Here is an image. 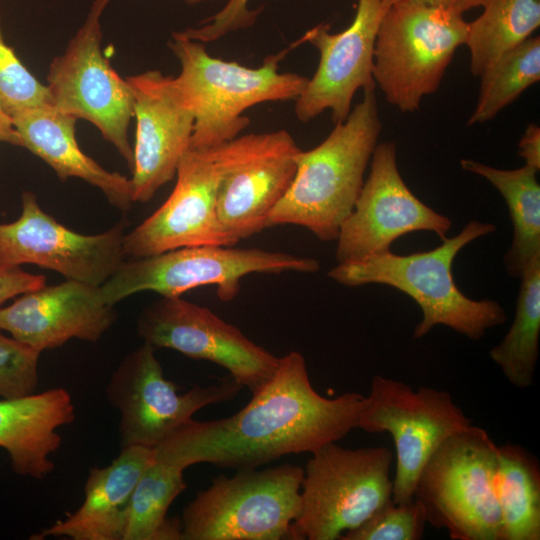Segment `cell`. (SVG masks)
Segmentation results:
<instances>
[{"mask_svg":"<svg viewBox=\"0 0 540 540\" xmlns=\"http://www.w3.org/2000/svg\"><path fill=\"white\" fill-rule=\"evenodd\" d=\"M452 221L424 204L402 179L393 142L377 143L351 214L340 227L338 264L359 262L390 252L391 244L415 231H431L442 240Z\"/></svg>","mask_w":540,"mask_h":540,"instance_id":"cell-14","label":"cell"},{"mask_svg":"<svg viewBox=\"0 0 540 540\" xmlns=\"http://www.w3.org/2000/svg\"><path fill=\"white\" fill-rule=\"evenodd\" d=\"M213 149L220 169L218 217L239 242L269 227L272 210L295 176L301 149L286 130L237 136Z\"/></svg>","mask_w":540,"mask_h":540,"instance_id":"cell-13","label":"cell"},{"mask_svg":"<svg viewBox=\"0 0 540 540\" xmlns=\"http://www.w3.org/2000/svg\"><path fill=\"white\" fill-rule=\"evenodd\" d=\"M153 458L152 448L122 447L110 465L90 470L81 506L31 539L123 540L132 494Z\"/></svg>","mask_w":540,"mask_h":540,"instance_id":"cell-21","label":"cell"},{"mask_svg":"<svg viewBox=\"0 0 540 540\" xmlns=\"http://www.w3.org/2000/svg\"><path fill=\"white\" fill-rule=\"evenodd\" d=\"M304 469L283 463L219 475L182 512V540H280L300 510Z\"/></svg>","mask_w":540,"mask_h":540,"instance_id":"cell-7","label":"cell"},{"mask_svg":"<svg viewBox=\"0 0 540 540\" xmlns=\"http://www.w3.org/2000/svg\"><path fill=\"white\" fill-rule=\"evenodd\" d=\"M515 317L502 341L489 351L509 383L526 389L533 384L540 335V258L524 270Z\"/></svg>","mask_w":540,"mask_h":540,"instance_id":"cell-27","label":"cell"},{"mask_svg":"<svg viewBox=\"0 0 540 540\" xmlns=\"http://www.w3.org/2000/svg\"><path fill=\"white\" fill-rule=\"evenodd\" d=\"M126 80L133 93L136 118L132 200L147 202L176 177L179 162L190 147L194 115L174 77L148 70Z\"/></svg>","mask_w":540,"mask_h":540,"instance_id":"cell-19","label":"cell"},{"mask_svg":"<svg viewBox=\"0 0 540 540\" xmlns=\"http://www.w3.org/2000/svg\"><path fill=\"white\" fill-rule=\"evenodd\" d=\"M461 167L488 180L504 198L513 227V239L504 255L507 272L519 278L528 265L540 258V186L538 172L524 165L513 170L498 169L472 159Z\"/></svg>","mask_w":540,"mask_h":540,"instance_id":"cell-24","label":"cell"},{"mask_svg":"<svg viewBox=\"0 0 540 540\" xmlns=\"http://www.w3.org/2000/svg\"><path fill=\"white\" fill-rule=\"evenodd\" d=\"M319 269L317 259L290 253L191 246L124 261L100 290L111 306L142 291L181 297L184 292L202 286H215L220 300L229 302L238 295L242 279L249 274L314 273Z\"/></svg>","mask_w":540,"mask_h":540,"instance_id":"cell-9","label":"cell"},{"mask_svg":"<svg viewBox=\"0 0 540 540\" xmlns=\"http://www.w3.org/2000/svg\"><path fill=\"white\" fill-rule=\"evenodd\" d=\"M183 471L153 458L132 494L123 540H182L180 520L169 519L167 512L186 489Z\"/></svg>","mask_w":540,"mask_h":540,"instance_id":"cell-28","label":"cell"},{"mask_svg":"<svg viewBox=\"0 0 540 540\" xmlns=\"http://www.w3.org/2000/svg\"><path fill=\"white\" fill-rule=\"evenodd\" d=\"M482 14L468 23L470 71L480 77L540 25V0H483Z\"/></svg>","mask_w":540,"mask_h":540,"instance_id":"cell-26","label":"cell"},{"mask_svg":"<svg viewBox=\"0 0 540 540\" xmlns=\"http://www.w3.org/2000/svg\"><path fill=\"white\" fill-rule=\"evenodd\" d=\"M425 524L422 509L414 499L402 504L390 500L340 540H419Z\"/></svg>","mask_w":540,"mask_h":540,"instance_id":"cell-31","label":"cell"},{"mask_svg":"<svg viewBox=\"0 0 540 540\" xmlns=\"http://www.w3.org/2000/svg\"><path fill=\"white\" fill-rule=\"evenodd\" d=\"M220 169L214 149L189 148L173 191L148 218L126 232L125 257L142 258L191 246H234L217 212Z\"/></svg>","mask_w":540,"mask_h":540,"instance_id":"cell-17","label":"cell"},{"mask_svg":"<svg viewBox=\"0 0 540 540\" xmlns=\"http://www.w3.org/2000/svg\"><path fill=\"white\" fill-rule=\"evenodd\" d=\"M22 211L0 223V264H33L67 280L101 286L124 262L125 221L95 235L77 233L43 211L35 194L25 191Z\"/></svg>","mask_w":540,"mask_h":540,"instance_id":"cell-16","label":"cell"},{"mask_svg":"<svg viewBox=\"0 0 540 540\" xmlns=\"http://www.w3.org/2000/svg\"><path fill=\"white\" fill-rule=\"evenodd\" d=\"M109 2L93 1L84 24L52 60L46 86L54 108L96 126L132 169L128 127L134 116L133 93L101 49V16Z\"/></svg>","mask_w":540,"mask_h":540,"instance_id":"cell-11","label":"cell"},{"mask_svg":"<svg viewBox=\"0 0 540 540\" xmlns=\"http://www.w3.org/2000/svg\"><path fill=\"white\" fill-rule=\"evenodd\" d=\"M468 22L457 11L411 2L391 5L380 22L373 79L401 112L419 108L434 93L456 49L465 44Z\"/></svg>","mask_w":540,"mask_h":540,"instance_id":"cell-8","label":"cell"},{"mask_svg":"<svg viewBox=\"0 0 540 540\" xmlns=\"http://www.w3.org/2000/svg\"><path fill=\"white\" fill-rule=\"evenodd\" d=\"M46 105H52L47 86L30 73L5 43L0 24V109L13 119Z\"/></svg>","mask_w":540,"mask_h":540,"instance_id":"cell-30","label":"cell"},{"mask_svg":"<svg viewBox=\"0 0 540 540\" xmlns=\"http://www.w3.org/2000/svg\"><path fill=\"white\" fill-rule=\"evenodd\" d=\"M386 9L398 2H411L423 5L443 7L464 13L472 8L481 6L483 0H382Z\"/></svg>","mask_w":540,"mask_h":540,"instance_id":"cell-36","label":"cell"},{"mask_svg":"<svg viewBox=\"0 0 540 540\" xmlns=\"http://www.w3.org/2000/svg\"><path fill=\"white\" fill-rule=\"evenodd\" d=\"M182 1H184L186 4H189V5H195V4H200L202 2L211 1V0H182Z\"/></svg>","mask_w":540,"mask_h":540,"instance_id":"cell-38","label":"cell"},{"mask_svg":"<svg viewBox=\"0 0 540 540\" xmlns=\"http://www.w3.org/2000/svg\"><path fill=\"white\" fill-rule=\"evenodd\" d=\"M496 230L491 223L469 221L455 236L438 247L409 255L391 251L359 262L337 264L327 275L338 284L357 287L384 284L410 296L421 308L422 319L413 337L427 335L444 325L471 340L503 324L507 314L494 300H473L460 291L452 275V264L470 242Z\"/></svg>","mask_w":540,"mask_h":540,"instance_id":"cell-3","label":"cell"},{"mask_svg":"<svg viewBox=\"0 0 540 540\" xmlns=\"http://www.w3.org/2000/svg\"><path fill=\"white\" fill-rule=\"evenodd\" d=\"M365 396L336 398L312 386L302 354L280 357L271 379L237 413L179 426L154 448V458L185 470L210 463L236 470L259 468L283 456L313 453L357 428Z\"/></svg>","mask_w":540,"mask_h":540,"instance_id":"cell-1","label":"cell"},{"mask_svg":"<svg viewBox=\"0 0 540 540\" xmlns=\"http://www.w3.org/2000/svg\"><path fill=\"white\" fill-rule=\"evenodd\" d=\"M288 539L337 540L392 500V452L328 443L311 453Z\"/></svg>","mask_w":540,"mask_h":540,"instance_id":"cell-6","label":"cell"},{"mask_svg":"<svg viewBox=\"0 0 540 540\" xmlns=\"http://www.w3.org/2000/svg\"><path fill=\"white\" fill-rule=\"evenodd\" d=\"M0 142L20 146L18 134L14 128L13 120L0 109Z\"/></svg>","mask_w":540,"mask_h":540,"instance_id":"cell-37","label":"cell"},{"mask_svg":"<svg viewBox=\"0 0 540 540\" xmlns=\"http://www.w3.org/2000/svg\"><path fill=\"white\" fill-rule=\"evenodd\" d=\"M497 445L482 427L469 425L446 438L420 471L413 499L426 524L453 540H501L494 488Z\"/></svg>","mask_w":540,"mask_h":540,"instance_id":"cell-5","label":"cell"},{"mask_svg":"<svg viewBox=\"0 0 540 540\" xmlns=\"http://www.w3.org/2000/svg\"><path fill=\"white\" fill-rule=\"evenodd\" d=\"M137 330L143 341L155 349H173L225 368L252 394L271 379L279 364L280 358L237 327L181 297L161 296L148 305L139 315Z\"/></svg>","mask_w":540,"mask_h":540,"instance_id":"cell-15","label":"cell"},{"mask_svg":"<svg viewBox=\"0 0 540 540\" xmlns=\"http://www.w3.org/2000/svg\"><path fill=\"white\" fill-rule=\"evenodd\" d=\"M494 488L501 523V540L540 539V465L516 444L498 446Z\"/></svg>","mask_w":540,"mask_h":540,"instance_id":"cell-25","label":"cell"},{"mask_svg":"<svg viewBox=\"0 0 540 540\" xmlns=\"http://www.w3.org/2000/svg\"><path fill=\"white\" fill-rule=\"evenodd\" d=\"M295 46L250 68L212 57L204 43L174 32L169 47L181 66L174 82L194 115L189 148L213 149L236 138L250 124L243 112L256 104L296 100L309 79L279 72V62Z\"/></svg>","mask_w":540,"mask_h":540,"instance_id":"cell-4","label":"cell"},{"mask_svg":"<svg viewBox=\"0 0 540 540\" xmlns=\"http://www.w3.org/2000/svg\"><path fill=\"white\" fill-rule=\"evenodd\" d=\"M12 120L20 146L46 162L61 181L82 179L99 188L114 207L122 211L131 207V180L107 171L80 149L75 137L76 118L46 105Z\"/></svg>","mask_w":540,"mask_h":540,"instance_id":"cell-23","label":"cell"},{"mask_svg":"<svg viewBox=\"0 0 540 540\" xmlns=\"http://www.w3.org/2000/svg\"><path fill=\"white\" fill-rule=\"evenodd\" d=\"M76 418L70 393L53 388L17 398L0 399V448L14 473L42 479L53 472L49 456L62 442L57 430Z\"/></svg>","mask_w":540,"mask_h":540,"instance_id":"cell-22","label":"cell"},{"mask_svg":"<svg viewBox=\"0 0 540 540\" xmlns=\"http://www.w3.org/2000/svg\"><path fill=\"white\" fill-rule=\"evenodd\" d=\"M243 387L231 376L179 393L164 376L155 348L143 344L128 353L106 388L108 401L120 413L122 447L154 448L200 409L233 400Z\"/></svg>","mask_w":540,"mask_h":540,"instance_id":"cell-12","label":"cell"},{"mask_svg":"<svg viewBox=\"0 0 540 540\" xmlns=\"http://www.w3.org/2000/svg\"><path fill=\"white\" fill-rule=\"evenodd\" d=\"M41 352L6 336L0 330V397L17 398L32 394L38 386Z\"/></svg>","mask_w":540,"mask_h":540,"instance_id":"cell-32","label":"cell"},{"mask_svg":"<svg viewBox=\"0 0 540 540\" xmlns=\"http://www.w3.org/2000/svg\"><path fill=\"white\" fill-rule=\"evenodd\" d=\"M249 0H228L225 6L213 16L203 20L201 26L188 28L180 33L185 37L209 43L226 34L252 26L260 14L262 7L257 10L248 8Z\"/></svg>","mask_w":540,"mask_h":540,"instance_id":"cell-33","label":"cell"},{"mask_svg":"<svg viewBox=\"0 0 540 540\" xmlns=\"http://www.w3.org/2000/svg\"><path fill=\"white\" fill-rule=\"evenodd\" d=\"M386 8L382 0H358L352 23L339 33L320 24L301 37L319 52L313 77L295 100V113L308 122L327 109L334 123L347 119L358 89L375 88L374 48L378 28Z\"/></svg>","mask_w":540,"mask_h":540,"instance_id":"cell-18","label":"cell"},{"mask_svg":"<svg viewBox=\"0 0 540 540\" xmlns=\"http://www.w3.org/2000/svg\"><path fill=\"white\" fill-rule=\"evenodd\" d=\"M374 91L364 89L361 102L345 121L335 123L318 146L298 152L295 176L272 210L269 227L298 225L322 241L337 239L341 225L354 209L380 135Z\"/></svg>","mask_w":540,"mask_h":540,"instance_id":"cell-2","label":"cell"},{"mask_svg":"<svg viewBox=\"0 0 540 540\" xmlns=\"http://www.w3.org/2000/svg\"><path fill=\"white\" fill-rule=\"evenodd\" d=\"M45 285L44 275L28 273L20 266L0 264V306L16 296Z\"/></svg>","mask_w":540,"mask_h":540,"instance_id":"cell-34","label":"cell"},{"mask_svg":"<svg viewBox=\"0 0 540 540\" xmlns=\"http://www.w3.org/2000/svg\"><path fill=\"white\" fill-rule=\"evenodd\" d=\"M476 107L467 125L493 119L507 105L540 79V37L527 40L508 51L481 76Z\"/></svg>","mask_w":540,"mask_h":540,"instance_id":"cell-29","label":"cell"},{"mask_svg":"<svg viewBox=\"0 0 540 540\" xmlns=\"http://www.w3.org/2000/svg\"><path fill=\"white\" fill-rule=\"evenodd\" d=\"M519 155L524 159L525 165L535 170L540 169V128L529 124L519 141Z\"/></svg>","mask_w":540,"mask_h":540,"instance_id":"cell-35","label":"cell"},{"mask_svg":"<svg viewBox=\"0 0 540 540\" xmlns=\"http://www.w3.org/2000/svg\"><path fill=\"white\" fill-rule=\"evenodd\" d=\"M100 286L67 280L19 295L0 306V330L42 352L76 338L97 342L116 319Z\"/></svg>","mask_w":540,"mask_h":540,"instance_id":"cell-20","label":"cell"},{"mask_svg":"<svg viewBox=\"0 0 540 540\" xmlns=\"http://www.w3.org/2000/svg\"><path fill=\"white\" fill-rule=\"evenodd\" d=\"M471 424L449 392L425 386L413 390L402 381L375 375L357 428L392 436V500L402 504L413 500L418 475L437 447Z\"/></svg>","mask_w":540,"mask_h":540,"instance_id":"cell-10","label":"cell"}]
</instances>
